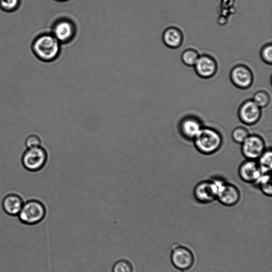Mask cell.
<instances>
[{"instance_id": "obj_1", "label": "cell", "mask_w": 272, "mask_h": 272, "mask_svg": "<svg viewBox=\"0 0 272 272\" xmlns=\"http://www.w3.org/2000/svg\"><path fill=\"white\" fill-rule=\"evenodd\" d=\"M61 44L51 32L39 34L32 40L31 50L36 57L43 62H51L59 57Z\"/></svg>"}, {"instance_id": "obj_2", "label": "cell", "mask_w": 272, "mask_h": 272, "mask_svg": "<svg viewBox=\"0 0 272 272\" xmlns=\"http://www.w3.org/2000/svg\"><path fill=\"white\" fill-rule=\"evenodd\" d=\"M193 141L197 150L207 155L217 153L223 143L221 133L210 127H202Z\"/></svg>"}, {"instance_id": "obj_3", "label": "cell", "mask_w": 272, "mask_h": 272, "mask_svg": "<svg viewBox=\"0 0 272 272\" xmlns=\"http://www.w3.org/2000/svg\"><path fill=\"white\" fill-rule=\"evenodd\" d=\"M46 208L37 199H30L24 203L18 217L21 223L33 225L41 223L46 216Z\"/></svg>"}, {"instance_id": "obj_4", "label": "cell", "mask_w": 272, "mask_h": 272, "mask_svg": "<svg viewBox=\"0 0 272 272\" xmlns=\"http://www.w3.org/2000/svg\"><path fill=\"white\" fill-rule=\"evenodd\" d=\"M170 260L173 265L177 269L186 271L194 266L195 256L193 252L189 247L177 243L172 247Z\"/></svg>"}, {"instance_id": "obj_5", "label": "cell", "mask_w": 272, "mask_h": 272, "mask_svg": "<svg viewBox=\"0 0 272 272\" xmlns=\"http://www.w3.org/2000/svg\"><path fill=\"white\" fill-rule=\"evenodd\" d=\"M47 160V152L42 146L27 149L21 157L22 165L30 172L40 171L46 164Z\"/></svg>"}, {"instance_id": "obj_6", "label": "cell", "mask_w": 272, "mask_h": 272, "mask_svg": "<svg viewBox=\"0 0 272 272\" xmlns=\"http://www.w3.org/2000/svg\"><path fill=\"white\" fill-rule=\"evenodd\" d=\"M215 180L218 185L217 199L226 207H232L236 205L241 197L239 189L232 184L226 183L221 179Z\"/></svg>"}, {"instance_id": "obj_7", "label": "cell", "mask_w": 272, "mask_h": 272, "mask_svg": "<svg viewBox=\"0 0 272 272\" xmlns=\"http://www.w3.org/2000/svg\"><path fill=\"white\" fill-rule=\"evenodd\" d=\"M51 33L61 44H66L71 42L75 38L76 27L72 20L61 18L54 22Z\"/></svg>"}, {"instance_id": "obj_8", "label": "cell", "mask_w": 272, "mask_h": 272, "mask_svg": "<svg viewBox=\"0 0 272 272\" xmlns=\"http://www.w3.org/2000/svg\"><path fill=\"white\" fill-rule=\"evenodd\" d=\"M242 144V152L247 160H258L266 150L263 139L257 134H249Z\"/></svg>"}, {"instance_id": "obj_9", "label": "cell", "mask_w": 272, "mask_h": 272, "mask_svg": "<svg viewBox=\"0 0 272 272\" xmlns=\"http://www.w3.org/2000/svg\"><path fill=\"white\" fill-rule=\"evenodd\" d=\"M218 185L217 181H203L195 187L194 195L199 203L208 204L217 199Z\"/></svg>"}, {"instance_id": "obj_10", "label": "cell", "mask_w": 272, "mask_h": 272, "mask_svg": "<svg viewBox=\"0 0 272 272\" xmlns=\"http://www.w3.org/2000/svg\"><path fill=\"white\" fill-rule=\"evenodd\" d=\"M230 80L236 87L241 89L250 88L254 82V75L252 70L244 64L235 65L230 74Z\"/></svg>"}, {"instance_id": "obj_11", "label": "cell", "mask_w": 272, "mask_h": 272, "mask_svg": "<svg viewBox=\"0 0 272 272\" xmlns=\"http://www.w3.org/2000/svg\"><path fill=\"white\" fill-rule=\"evenodd\" d=\"M261 116L262 109L253 99L244 101L238 110V117L242 122L247 126L254 125Z\"/></svg>"}, {"instance_id": "obj_12", "label": "cell", "mask_w": 272, "mask_h": 272, "mask_svg": "<svg viewBox=\"0 0 272 272\" xmlns=\"http://www.w3.org/2000/svg\"><path fill=\"white\" fill-rule=\"evenodd\" d=\"M197 75L203 79H210L217 74L218 63L212 56L202 54L194 66Z\"/></svg>"}, {"instance_id": "obj_13", "label": "cell", "mask_w": 272, "mask_h": 272, "mask_svg": "<svg viewBox=\"0 0 272 272\" xmlns=\"http://www.w3.org/2000/svg\"><path fill=\"white\" fill-rule=\"evenodd\" d=\"M202 128L199 119L193 116H188L180 122L179 130L183 137L187 140H194Z\"/></svg>"}, {"instance_id": "obj_14", "label": "cell", "mask_w": 272, "mask_h": 272, "mask_svg": "<svg viewBox=\"0 0 272 272\" xmlns=\"http://www.w3.org/2000/svg\"><path fill=\"white\" fill-rule=\"evenodd\" d=\"M238 174L244 182L249 184L257 183L262 175L258 163L250 160L244 161L241 165Z\"/></svg>"}, {"instance_id": "obj_15", "label": "cell", "mask_w": 272, "mask_h": 272, "mask_svg": "<svg viewBox=\"0 0 272 272\" xmlns=\"http://www.w3.org/2000/svg\"><path fill=\"white\" fill-rule=\"evenodd\" d=\"M184 34L179 28L175 26L167 28L163 32L162 40L166 46L170 49L180 48L184 42Z\"/></svg>"}, {"instance_id": "obj_16", "label": "cell", "mask_w": 272, "mask_h": 272, "mask_svg": "<svg viewBox=\"0 0 272 272\" xmlns=\"http://www.w3.org/2000/svg\"><path fill=\"white\" fill-rule=\"evenodd\" d=\"M24 202L20 195L16 194H10L3 199V209L4 211L10 216H18Z\"/></svg>"}, {"instance_id": "obj_17", "label": "cell", "mask_w": 272, "mask_h": 272, "mask_svg": "<svg viewBox=\"0 0 272 272\" xmlns=\"http://www.w3.org/2000/svg\"><path fill=\"white\" fill-rule=\"evenodd\" d=\"M258 165L262 174H270L272 168V154L270 150H265L258 159Z\"/></svg>"}, {"instance_id": "obj_18", "label": "cell", "mask_w": 272, "mask_h": 272, "mask_svg": "<svg viewBox=\"0 0 272 272\" xmlns=\"http://www.w3.org/2000/svg\"><path fill=\"white\" fill-rule=\"evenodd\" d=\"M199 56L200 55L196 50L189 48L183 52L182 55H181V60L186 65L194 66Z\"/></svg>"}, {"instance_id": "obj_19", "label": "cell", "mask_w": 272, "mask_h": 272, "mask_svg": "<svg viewBox=\"0 0 272 272\" xmlns=\"http://www.w3.org/2000/svg\"><path fill=\"white\" fill-rule=\"evenodd\" d=\"M257 183L259 185L263 193L267 196L272 195V185L270 174H262L258 179Z\"/></svg>"}, {"instance_id": "obj_20", "label": "cell", "mask_w": 272, "mask_h": 272, "mask_svg": "<svg viewBox=\"0 0 272 272\" xmlns=\"http://www.w3.org/2000/svg\"><path fill=\"white\" fill-rule=\"evenodd\" d=\"M253 100L260 108L267 107L270 101L269 94L264 90H258L254 95Z\"/></svg>"}, {"instance_id": "obj_21", "label": "cell", "mask_w": 272, "mask_h": 272, "mask_svg": "<svg viewBox=\"0 0 272 272\" xmlns=\"http://www.w3.org/2000/svg\"><path fill=\"white\" fill-rule=\"evenodd\" d=\"M21 6V0H0V9L6 13H14Z\"/></svg>"}, {"instance_id": "obj_22", "label": "cell", "mask_w": 272, "mask_h": 272, "mask_svg": "<svg viewBox=\"0 0 272 272\" xmlns=\"http://www.w3.org/2000/svg\"><path fill=\"white\" fill-rule=\"evenodd\" d=\"M112 272H134V267L129 260L123 258L113 265Z\"/></svg>"}, {"instance_id": "obj_23", "label": "cell", "mask_w": 272, "mask_h": 272, "mask_svg": "<svg viewBox=\"0 0 272 272\" xmlns=\"http://www.w3.org/2000/svg\"><path fill=\"white\" fill-rule=\"evenodd\" d=\"M250 134L248 129L244 127H237L232 131L233 140L236 143L242 144Z\"/></svg>"}, {"instance_id": "obj_24", "label": "cell", "mask_w": 272, "mask_h": 272, "mask_svg": "<svg viewBox=\"0 0 272 272\" xmlns=\"http://www.w3.org/2000/svg\"><path fill=\"white\" fill-rule=\"evenodd\" d=\"M260 55L263 62L267 64H271L272 45L271 43H267L264 45L260 50Z\"/></svg>"}, {"instance_id": "obj_25", "label": "cell", "mask_w": 272, "mask_h": 272, "mask_svg": "<svg viewBox=\"0 0 272 272\" xmlns=\"http://www.w3.org/2000/svg\"><path fill=\"white\" fill-rule=\"evenodd\" d=\"M42 140L38 134H31L28 136L25 141L27 149L42 146Z\"/></svg>"}, {"instance_id": "obj_26", "label": "cell", "mask_w": 272, "mask_h": 272, "mask_svg": "<svg viewBox=\"0 0 272 272\" xmlns=\"http://www.w3.org/2000/svg\"><path fill=\"white\" fill-rule=\"evenodd\" d=\"M56 1H58V2H63V1H66V0H56Z\"/></svg>"}]
</instances>
